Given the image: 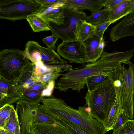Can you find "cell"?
Instances as JSON below:
<instances>
[{"mask_svg":"<svg viewBox=\"0 0 134 134\" xmlns=\"http://www.w3.org/2000/svg\"><path fill=\"white\" fill-rule=\"evenodd\" d=\"M40 108L54 118L68 120L79 126L90 134H105L103 124L91 116L86 110L85 105L77 110L67 105L60 98L52 95L42 97Z\"/></svg>","mask_w":134,"mask_h":134,"instance_id":"1","label":"cell"},{"mask_svg":"<svg viewBox=\"0 0 134 134\" xmlns=\"http://www.w3.org/2000/svg\"><path fill=\"white\" fill-rule=\"evenodd\" d=\"M114 68L113 65L102 53L100 58L96 61L86 64L82 68L73 69L63 74L55 88L63 92L71 89L79 92L84 88L87 78L97 75L107 76L109 70Z\"/></svg>","mask_w":134,"mask_h":134,"instance_id":"2","label":"cell"},{"mask_svg":"<svg viewBox=\"0 0 134 134\" xmlns=\"http://www.w3.org/2000/svg\"><path fill=\"white\" fill-rule=\"evenodd\" d=\"M116 98L114 86L108 78L88 90L85 105L90 109L89 115L103 124Z\"/></svg>","mask_w":134,"mask_h":134,"instance_id":"3","label":"cell"},{"mask_svg":"<svg viewBox=\"0 0 134 134\" xmlns=\"http://www.w3.org/2000/svg\"><path fill=\"white\" fill-rule=\"evenodd\" d=\"M30 62L24 50L15 48L2 50L0 52V76L14 82Z\"/></svg>","mask_w":134,"mask_h":134,"instance_id":"4","label":"cell"},{"mask_svg":"<svg viewBox=\"0 0 134 134\" xmlns=\"http://www.w3.org/2000/svg\"><path fill=\"white\" fill-rule=\"evenodd\" d=\"M41 8L36 0H1L0 18L12 21L26 19L38 13Z\"/></svg>","mask_w":134,"mask_h":134,"instance_id":"5","label":"cell"},{"mask_svg":"<svg viewBox=\"0 0 134 134\" xmlns=\"http://www.w3.org/2000/svg\"><path fill=\"white\" fill-rule=\"evenodd\" d=\"M24 50L28 59L34 64L41 61L48 66L62 68L68 71L73 69L72 66L67 64L68 61L62 59L53 49L43 47L34 41H28Z\"/></svg>","mask_w":134,"mask_h":134,"instance_id":"6","label":"cell"},{"mask_svg":"<svg viewBox=\"0 0 134 134\" xmlns=\"http://www.w3.org/2000/svg\"><path fill=\"white\" fill-rule=\"evenodd\" d=\"M64 11L67 23H64L63 25H58L50 22V31L52 34L60 38L62 41L75 39L74 32L76 24L81 20H86V15L82 11L64 7Z\"/></svg>","mask_w":134,"mask_h":134,"instance_id":"7","label":"cell"},{"mask_svg":"<svg viewBox=\"0 0 134 134\" xmlns=\"http://www.w3.org/2000/svg\"><path fill=\"white\" fill-rule=\"evenodd\" d=\"M57 50L60 56L70 62L83 64L88 63L85 47L81 41L74 39L62 41Z\"/></svg>","mask_w":134,"mask_h":134,"instance_id":"8","label":"cell"},{"mask_svg":"<svg viewBox=\"0 0 134 134\" xmlns=\"http://www.w3.org/2000/svg\"><path fill=\"white\" fill-rule=\"evenodd\" d=\"M16 103V110L21 134H30L32 125L35 123L40 104L23 100Z\"/></svg>","mask_w":134,"mask_h":134,"instance_id":"9","label":"cell"},{"mask_svg":"<svg viewBox=\"0 0 134 134\" xmlns=\"http://www.w3.org/2000/svg\"><path fill=\"white\" fill-rule=\"evenodd\" d=\"M133 64L129 65L128 69L120 64L118 66L121 71L124 81V96L122 107L129 119H133V99L134 93V75Z\"/></svg>","mask_w":134,"mask_h":134,"instance_id":"10","label":"cell"},{"mask_svg":"<svg viewBox=\"0 0 134 134\" xmlns=\"http://www.w3.org/2000/svg\"><path fill=\"white\" fill-rule=\"evenodd\" d=\"M21 100V93L14 82L0 76V108L6 105H11Z\"/></svg>","mask_w":134,"mask_h":134,"instance_id":"11","label":"cell"},{"mask_svg":"<svg viewBox=\"0 0 134 134\" xmlns=\"http://www.w3.org/2000/svg\"><path fill=\"white\" fill-rule=\"evenodd\" d=\"M131 36H134V11L113 27L110 34V39L113 42Z\"/></svg>","mask_w":134,"mask_h":134,"instance_id":"12","label":"cell"},{"mask_svg":"<svg viewBox=\"0 0 134 134\" xmlns=\"http://www.w3.org/2000/svg\"><path fill=\"white\" fill-rule=\"evenodd\" d=\"M65 1L58 0L54 5L49 7H41L39 12L36 15L57 25H63L65 20L63 6Z\"/></svg>","mask_w":134,"mask_h":134,"instance_id":"13","label":"cell"},{"mask_svg":"<svg viewBox=\"0 0 134 134\" xmlns=\"http://www.w3.org/2000/svg\"><path fill=\"white\" fill-rule=\"evenodd\" d=\"M86 52L88 63L95 62L100 57L105 46L103 38L94 35L83 42Z\"/></svg>","mask_w":134,"mask_h":134,"instance_id":"14","label":"cell"},{"mask_svg":"<svg viewBox=\"0 0 134 134\" xmlns=\"http://www.w3.org/2000/svg\"><path fill=\"white\" fill-rule=\"evenodd\" d=\"M105 0H65L64 7L74 10L90 11L91 14L99 11L104 7Z\"/></svg>","mask_w":134,"mask_h":134,"instance_id":"15","label":"cell"},{"mask_svg":"<svg viewBox=\"0 0 134 134\" xmlns=\"http://www.w3.org/2000/svg\"><path fill=\"white\" fill-rule=\"evenodd\" d=\"M34 68V64L30 62L23 70L18 79L14 82L20 93L26 90L36 82L32 78Z\"/></svg>","mask_w":134,"mask_h":134,"instance_id":"16","label":"cell"},{"mask_svg":"<svg viewBox=\"0 0 134 134\" xmlns=\"http://www.w3.org/2000/svg\"><path fill=\"white\" fill-rule=\"evenodd\" d=\"M30 134H70L62 126L57 124L34 123Z\"/></svg>","mask_w":134,"mask_h":134,"instance_id":"17","label":"cell"},{"mask_svg":"<svg viewBox=\"0 0 134 134\" xmlns=\"http://www.w3.org/2000/svg\"><path fill=\"white\" fill-rule=\"evenodd\" d=\"M134 9V0H124L110 10V21L113 23L126 16Z\"/></svg>","mask_w":134,"mask_h":134,"instance_id":"18","label":"cell"},{"mask_svg":"<svg viewBox=\"0 0 134 134\" xmlns=\"http://www.w3.org/2000/svg\"><path fill=\"white\" fill-rule=\"evenodd\" d=\"M96 27L86 20H81L76 24L74 32L75 39L83 42L95 35Z\"/></svg>","mask_w":134,"mask_h":134,"instance_id":"19","label":"cell"},{"mask_svg":"<svg viewBox=\"0 0 134 134\" xmlns=\"http://www.w3.org/2000/svg\"><path fill=\"white\" fill-rule=\"evenodd\" d=\"M122 109L121 107L118 105L116 97L108 115L103 124L106 133L110 130H113Z\"/></svg>","mask_w":134,"mask_h":134,"instance_id":"20","label":"cell"},{"mask_svg":"<svg viewBox=\"0 0 134 134\" xmlns=\"http://www.w3.org/2000/svg\"><path fill=\"white\" fill-rule=\"evenodd\" d=\"M68 71L64 69L57 68L53 70L45 73L37 75H33L32 79L35 82H40L48 84L52 81H55L60 76H62L63 73Z\"/></svg>","mask_w":134,"mask_h":134,"instance_id":"21","label":"cell"},{"mask_svg":"<svg viewBox=\"0 0 134 134\" xmlns=\"http://www.w3.org/2000/svg\"><path fill=\"white\" fill-rule=\"evenodd\" d=\"M33 31L35 32L50 30V22L35 14L29 16L26 19Z\"/></svg>","mask_w":134,"mask_h":134,"instance_id":"22","label":"cell"},{"mask_svg":"<svg viewBox=\"0 0 134 134\" xmlns=\"http://www.w3.org/2000/svg\"><path fill=\"white\" fill-rule=\"evenodd\" d=\"M111 10L105 9L100 10L89 16H87L86 21L92 25L96 26L102 24L110 21V12Z\"/></svg>","mask_w":134,"mask_h":134,"instance_id":"23","label":"cell"},{"mask_svg":"<svg viewBox=\"0 0 134 134\" xmlns=\"http://www.w3.org/2000/svg\"><path fill=\"white\" fill-rule=\"evenodd\" d=\"M3 128L7 131L9 134H21L20 125L15 109L12 113Z\"/></svg>","mask_w":134,"mask_h":134,"instance_id":"24","label":"cell"},{"mask_svg":"<svg viewBox=\"0 0 134 134\" xmlns=\"http://www.w3.org/2000/svg\"><path fill=\"white\" fill-rule=\"evenodd\" d=\"M57 124L62 126L70 134H90L78 125L66 120L55 118Z\"/></svg>","mask_w":134,"mask_h":134,"instance_id":"25","label":"cell"},{"mask_svg":"<svg viewBox=\"0 0 134 134\" xmlns=\"http://www.w3.org/2000/svg\"><path fill=\"white\" fill-rule=\"evenodd\" d=\"M45 88L37 90H26L22 92L21 93L22 100L40 104L43 97L42 92Z\"/></svg>","mask_w":134,"mask_h":134,"instance_id":"26","label":"cell"},{"mask_svg":"<svg viewBox=\"0 0 134 134\" xmlns=\"http://www.w3.org/2000/svg\"><path fill=\"white\" fill-rule=\"evenodd\" d=\"M15 108L13 105H6L0 108V127L3 128Z\"/></svg>","mask_w":134,"mask_h":134,"instance_id":"27","label":"cell"},{"mask_svg":"<svg viewBox=\"0 0 134 134\" xmlns=\"http://www.w3.org/2000/svg\"><path fill=\"white\" fill-rule=\"evenodd\" d=\"M108 78L107 76L103 75L93 76L88 77L86 81L88 90H92L97 85Z\"/></svg>","mask_w":134,"mask_h":134,"instance_id":"28","label":"cell"},{"mask_svg":"<svg viewBox=\"0 0 134 134\" xmlns=\"http://www.w3.org/2000/svg\"><path fill=\"white\" fill-rule=\"evenodd\" d=\"M57 124L55 118L41 110L39 107L35 123Z\"/></svg>","mask_w":134,"mask_h":134,"instance_id":"29","label":"cell"},{"mask_svg":"<svg viewBox=\"0 0 134 134\" xmlns=\"http://www.w3.org/2000/svg\"><path fill=\"white\" fill-rule=\"evenodd\" d=\"M129 119L125 110L122 109L117 121L114 125L112 134H115Z\"/></svg>","mask_w":134,"mask_h":134,"instance_id":"30","label":"cell"},{"mask_svg":"<svg viewBox=\"0 0 134 134\" xmlns=\"http://www.w3.org/2000/svg\"><path fill=\"white\" fill-rule=\"evenodd\" d=\"M117 134H134V120L129 119L123 125Z\"/></svg>","mask_w":134,"mask_h":134,"instance_id":"31","label":"cell"},{"mask_svg":"<svg viewBox=\"0 0 134 134\" xmlns=\"http://www.w3.org/2000/svg\"><path fill=\"white\" fill-rule=\"evenodd\" d=\"M59 38L58 37L52 34L51 36L45 37L42 39V41L47 47L55 50L56 48L55 44Z\"/></svg>","mask_w":134,"mask_h":134,"instance_id":"32","label":"cell"},{"mask_svg":"<svg viewBox=\"0 0 134 134\" xmlns=\"http://www.w3.org/2000/svg\"><path fill=\"white\" fill-rule=\"evenodd\" d=\"M111 24L112 23L111 21H108L95 26V35L101 39L103 38L105 31Z\"/></svg>","mask_w":134,"mask_h":134,"instance_id":"33","label":"cell"},{"mask_svg":"<svg viewBox=\"0 0 134 134\" xmlns=\"http://www.w3.org/2000/svg\"><path fill=\"white\" fill-rule=\"evenodd\" d=\"M55 81L49 82L47 87L43 90L42 92L43 97H48L52 95V93L55 86Z\"/></svg>","mask_w":134,"mask_h":134,"instance_id":"34","label":"cell"},{"mask_svg":"<svg viewBox=\"0 0 134 134\" xmlns=\"http://www.w3.org/2000/svg\"><path fill=\"white\" fill-rule=\"evenodd\" d=\"M124 0H105L104 4L105 9L111 10Z\"/></svg>","mask_w":134,"mask_h":134,"instance_id":"35","label":"cell"},{"mask_svg":"<svg viewBox=\"0 0 134 134\" xmlns=\"http://www.w3.org/2000/svg\"><path fill=\"white\" fill-rule=\"evenodd\" d=\"M36 1L43 8L49 7L57 2L58 0H36Z\"/></svg>","mask_w":134,"mask_h":134,"instance_id":"36","label":"cell"},{"mask_svg":"<svg viewBox=\"0 0 134 134\" xmlns=\"http://www.w3.org/2000/svg\"><path fill=\"white\" fill-rule=\"evenodd\" d=\"M48 84L40 82H36L33 85L28 88L26 90H37L45 88L47 87Z\"/></svg>","mask_w":134,"mask_h":134,"instance_id":"37","label":"cell"},{"mask_svg":"<svg viewBox=\"0 0 134 134\" xmlns=\"http://www.w3.org/2000/svg\"><path fill=\"white\" fill-rule=\"evenodd\" d=\"M0 134H9L7 130L3 128L0 127Z\"/></svg>","mask_w":134,"mask_h":134,"instance_id":"38","label":"cell"},{"mask_svg":"<svg viewBox=\"0 0 134 134\" xmlns=\"http://www.w3.org/2000/svg\"><path fill=\"white\" fill-rule=\"evenodd\" d=\"M133 117H134V93L133 99Z\"/></svg>","mask_w":134,"mask_h":134,"instance_id":"39","label":"cell"},{"mask_svg":"<svg viewBox=\"0 0 134 134\" xmlns=\"http://www.w3.org/2000/svg\"><path fill=\"white\" fill-rule=\"evenodd\" d=\"M133 75H134V64H133Z\"/></svg>","mask_w":134,"mask_h":134,"instance_id":"40","label":"cell"},{"mask_svg":"<svg viewBox=\"0 0 134 134\" xmlns=\"http://www.w3.org/2000/svg\"><path fill=\"white\" fill-rule=\"evenodd\" d=\"M132 11H134V9Z\"/></svg>","mask_w":134,"mask_h":134,"instance_id":"41","label":"cell"}]
</instances>
